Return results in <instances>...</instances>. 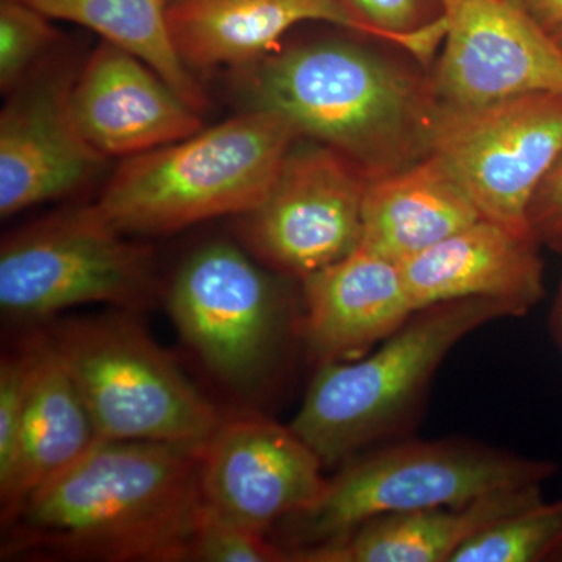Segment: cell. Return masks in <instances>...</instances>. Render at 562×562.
I'll return each mask as SVG.
<instances>
[{"instance_id":"obj_1","label":"cell","mask_w":562,"mask_h":562,"mask_svg":"<svg viewBox=\"0 0 562 562\" xmlns=\"http://www.w3.org/2000/svg\"><path fill=\"white\" fill-rule=\"evenodd\" d=\"M205 446L95 443L3 520L9 527L3 557L190 561L203 513Z\"/></svg>"},{"instance_id":"obj_2","label":"cell","mask_w":562,"mask_h":562,"mask_svg":"<svg viewBox=\"0 0 562 562\" xmlns=\"http://www.w3.org/2000/svg\"><path fill=\"white\" fill-rule=\"evenodd\" d=\"M372 41L355 35L283 44L233 70V91L244 110L281 114L302 139L341 155L369 181L390 176L430 155L438 101L425 66Z\"/></svg>"},{"instance_id":"obj_3","label":"cell","mask_w":562,"mask_h":562,"mask_svg":"<svg viewBox=\"0 0 562 562\" xmlns=\"http://www.w3.org/2000/svg\"><path fill=\"white\" fill-rule=\"evenodd\" d=\"M301 139L281 114L244 110L146 154L122 160L95 209L131 236L169 235L260 205Z\"/></svg>"},{"instance_id":"obj_4","label":"cell","mask_w":562,"mask_h":562,"mask_svg":"<svg viewBox=\"0 0 562 562\" xmlns=\"http://www.w3.org/2000/svg\"><path fill=\"white\" fill-rule=\"evenodd\" d=\"M517 317L487 299L438 303L358 360L319 366L290 427L339 468L412 419L450 351L490 322Z\"/></svg>"},{"instance_id":"obj_5","label":"cell","mask_w":562,"mask_h":562,"mask_svg":"<svg viewBox=\"0 0 562 562\" xmlns=\"http://www.w3.org/2000/svg\"><path fill=\"white\" fill-rule=\"evenodd\" d=\"M554 472L553 462L460 439L379 447L342 464L321 501L286 520V550L317 546L373 517L468 505L497 492L542 484Z\"/></svg>"},{"instance_id":"obj_6","label":"cell","mask_w":562,"mask_h":562,"mask_svg":"<svg viewBox=\"0 0 562 562\" xmlns=\"http://www.w3.org/2000/svg\"><path fill=\"white\" fill-rule=\"evenodd\" d=\"M47 339L102 441L206 443L224 420L132 317L66 322Z\"/></svg>"},{"instance_id":"obj_7","label":"cell","mask_w":562,"mask_h":562,"mask_svg":"<svg viewBox=\"0 0 562 562\" xmlns=\"http://www.w3.org/2000/svg\"><path fill=\"white\" fill-rule=\"evenodd\" d=\"M155 292L154 255L92 205L11 233L0 247V308L44 321L90 303L143 308Z\"/></svg>"},{"instance_id":"obj_8","label":"cell","mask_w":562,"mask_h":562,"mask_svg":"<svg viewBox=\"0 0 562 562\" xmlns=\"http://www.w3.org/2000/svg\"><path fill=\"white\" fill-rule=\"evenodd\" d=\"M168 310L181 338L233 390L257 387L279 357L288 324L279 281L247 249L213 241L173 277Z\"/></svg>"},{"instance_id":"obj_9","label":"cell","mask_w":562,"mask_h":562,"mask_svg":"<svg viewBox=\"0 0 562 562\" xmlns=\"http://www.w3.org/2000/svg\"><path fill=\"white\" fill-rule=\"evenodd\" d=\"M430 154L460 180L483 217L535 235L532 199L562 155V92H532L472 109L438 103Z\"/></svg>"},{"instance_id":"obj_10","label":"cell","mask_w":562,"mask_h":562,"mask_svg":"<svg viewBox=\"0 0 562 562\" xmlns=\"http://www.w3.org/2000/svg\"><path fill=\"white\" fill-rule=\"evenodd\" d=\"M368 179L346 158L299 139L268 195L243 214L246 249L266 268L305 280L360 247Z\"/></svg>"},{"instance_id":"obj_11","label":"cell","mask_w":562,"mask_h":562,"mask_svg":"<svg viewBox=\"0 0 562 562\" xmlns=\"http://www.w3.org/2000/svg\"><path fill=\"white\" fill-rule=\"evenodd\" d=\"M446 33L430 70L439 105L472 109L562 92V49L513 0H441Z\"/></svg>"},{"instance_id":"obj_12","label":"cell","mask_w":562,"mask_h":562,"mask_svg":"<svg viewBox=\"0 0 562 562\" xmlns=\"http://www.w3.org/2000/svg\"><path fill=\"white\" fill-rule=\"evenodd\" d=\"M321 458L290 425L260 416L222 420L203 450V508L249 530L310 512L327 490Z\"/></svg>"},{"instance_id":"obj_13","label":"cell","mask_w":562,"mask_h":562,"mask_svg":"<svg viewBox=\"0 0 562 562\" xmlns=\"http://www.w3.org/2000/svg\"><path fill=\"white\" fill-rule=\"evenodd\" d=\"M70 65L44 63L7 95L0 113V216L3 220L83 190L109 158L81 135L72 110Z\"/></svg>"},{"instance_id":"obj_14","label":"cell","mask_w":562,"mask_h":562,"mask_svg":"<svg viewBox=\"0 0 562 562\" xmlns=\"http://www.w3.org/2000/svg\"><path fill=\"white\" fill-rule=\"evenodd\" d=\"M69 101L81 135L109 160H127L203 128L202 113L157 70L103 40L76 70Z\"/></svg>"},{"instance_id":"obj_15","label":"cell","mask_w":562,"mask_h":562,"mask_svg":"<svg viewBox=\"0 0 562 562\" xmlns=\"http://www.w3.org/2000/svg\"><path fill=\"white\" fill-rule=\"evenodd\" d=\"M539 239L482 217L430 249L401 262L414 310L438 303L487 299L524 316L542 301Z\"/></svg>"},{"instance_id":"obj_16","label":"cell","mask_w":562,"mask_h":562,"mask_svg":"<svg viewBox=\"0 0 562 562\" xmlns=\"http://www.w3.org/2000/svg\"><path fill=\"white\" fill-rule=\"evenodd\" d=\"M302 281V336L317 368L371 353L416 313L401 265L361 246Z\"/></svg>"},{"instance_id":"obj_17","label":"cell","mask_w":562,"mask_h":562,"mask_svg":"<svg viewBox=\"0 0 562 562\" xmlns=\"http://www.w3.org/2000/svg\"><path fill=\"white\" fill-rule=\"evenodd\" d=\"M169 29L191 70L241 69L279 50L306 22L366 36L339 0H169Z\"/></svg>"},{"instance_id":"obj_18","label":"cell","mask_w":562,"mask_h":562,"mask_svg":"<svg viewBox=\"0 0 562 562\" xmlns=\"http://www.w3.org/2000/svg\"><path fill=\"white\" fill-rule=\"evenodd\" d=\"M542 501V484L497 492L468 505L386 514L303 549L295 562H452L487 527Z\"/></svg>"},{"instance_id":"obj_19","label":"cell","mask_w":562,"mask_h":562,"mask_svg":"<svg viewBox=\"0 0 562 562\" xmlns=\"http://www.w3.org/2000/svg\"><path fill=\"white\" fill-rule=\"evenodd\" d=\"M482 217L460 180L430 154L368 181L360 246L401 265Z\"/></svg>"},{"instance_id":"obj_20","label":"cell","mask_w":562,"mask_h":562,"mask_svg":"<svg viewBox=\"0 0 562 562\" xmlns=\"http://www.w3.org/2000/svg\"><path fill=\"white\" fill-rule=\"evenodd\" d=\"M31 344L33 372L20 447L9 482L0 487L3 520L102 441L79 387L47 336Z\"/></svg>"},{"instance_id":"obj_21","label":"cell","mask_w":562,"mask_h":562,"mask_svg":"<svg viewBox=\"0 0 562 562\" xmlns=\"http://www.w3.org/2000/svg\"><path fill=\"white\" fill-rule=\"evenodd\" d=\"M52 21L98 33L106 43L157 70L192 109L202 113L206 95L181 60L169 29V0H24Z\"/></svg>"},{"instance_id":"obj_22","label":"cell","mask_w":562,"mask_h":562,"mask_svg":"<svg viewBox=\"0 0 562 562\" xmlns=\"http://www.w3.org/2000/svg\"><path fill=\"white\" fill-rule=\"evenodd\" d=\"M562 550V498L538 502L498 520L464 543L452 562H538Z\"/></svg>"},{"instance_id":"obj_23","label":"cell","mask_w":562,"mask_h":562,"mask_svg":"<svg viewBox=\"0 0 562 562\" xmlns=\"http://www.w3.org/2000/svg\"><path fill=\"white\" fill-rule=\"evenodd\" d=\"M368 38L390 44L430 68L441 49L446 21L441 0H339Z\"/></svg>"},{"instance_id":"obj_24","label":"cell","mask_w":562,"mask_h":562,"mask_svg":"<svg viewBox=\"0 0 562 562\" xmlns=\"http://www.w3.org/2000/svg\"><path fill=\"white\" fill-rule=\"evenodd\" d=\"M50 18L24 0H0V90L9 95L46 63L57 41Z\"/></svg>"},{"instance_id":"obj_25","label":"cell","mask_w":562,"mask_h":562,"mask_svg":"<svg viewBox=\"0 0 562 562\" xmlns=\"http://www.w3.org/2000/svg\"><path fill=\"white\" fill-rule=\"evenodd\" d=\"M190 561L281 562L290 561V553L284 547L269 541L268 535L227 522L203 508Z\"/></svg>"},{"instance_id":"obj_26","label":"cell","mask_w":562,"mask_h":562,"mask_svg":"<svg viewBox=\"0 0 562 562\" xmlns=\"http://www.w3.org/2000/svg\"><path fill=\"white\" fill-rule=\"evenodd\" d=\"M33 372V349L3 357L0 364V487L9 482L20 447Z\"/></svg>"},{"instance_id":"obj_27","label":"cell","mask_w":562,"mask_h":562,"mask_svg":"<svg viewBox=\"0 0 562 562\" xmlns=\"http://www.w3.org/2000/svg\"><path fill=\"white\" fill-rule=\"evenodd\" d=\"M530 224L539 243L562 250V155L532 199Z\"/></svg>"},{"instance_id":"obj_28","label":"cell","mask_w":562,"mask_h":562,"mask_svg":"<svg viewBox=\"0 0 562 562\" xmlns=\"http://www.w3.org/2000/svg\"><path fill=\"white\" fill-rule=\"evenodd\" d=\"M520 9L541 24L546 31L553 33L562 25V0H513Z\"/></svg>"},{"instance_id":"obj_29","label":"cell","mask_w":562,"mask_h":562,"mask_svg":"<svg viewBox=\"0 0 562 562\" xmlns=\"http://www.w3.org/2000/svg\"><path fill=\"white\" fill-rule=\"evenodd\" d=\"M552 327L554 336H557V341L560 344L562 349V281L560 292H558L557 302H554Z\"/></svg>"},{"instance_id":"obj_30","label":"cell","mask_w":562,"mask_h":562,"mask_svg":"<svg viewBox=\"0 0 562 562\" xmlns=\"http://www.w3.org/2000/svg\"><path fill=\"white\" fill-rule=\"evenodd\" d=\"M552 35L553 38L557 40V43L560 44V47L562 49V25L560 29H558V31H554Z\"/></svg>"},{"instance_id":"obj_31","label":"cell","mask_w":562,"mask_h":562,"mask_svg":"<svg viewBox=\"0 0 562 562\" xmlns=\"http://www.w3.org/2000/svg\"><path fill=\"white\" fill-rule=\"evenodd\" d=\"M558 561H562V550H561V553L558 554V558H557Z\"/></svg>"}]
</instances>
